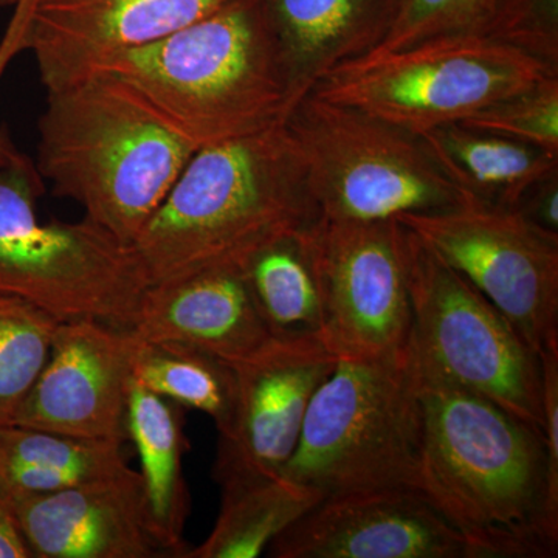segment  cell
Instances as JSON below:
<instances>
[{
	"label": "cell",
	"instance_id": "obj_24",
	"mask_svg": "<svg viewBox=\"0 0 558 558\" xmlns=\"http://www.w3.org/2000/svg\"><path fill=\"white\" fill-rule=\"evenodd\" d=\"M132 379L182 409L207 414L219 435L229 429L236 377L226 360L186 344L138 340Z\"/></svg>",
	"mask_w": 558,
	"mask_h": 558
},
{
	"label": "cell",
	"instance_id": "obj_31",
	"mask_svg": "<svg viewBox=\"0 0 558 558\" xmlns=\"http://www.w3.org/2000/svg\"><path fill=\"white\" fill-rule=\"evenodd\" d=\"M0 558H33L13 506L0 498Z\"/></svg>",
	"mask_w": 558,
	"mask_h": 558
},
{
	"label": "cell",
	"instance_id": "obj_2",
	"mask_svg": "<svg viewBox=\"0 0 558 558\" xmlns=\"http://www.w3.org/2000/svg\"><path fill=\"white\" fill-rule=\"evenodd\" d=\"M322 219L286 126L204 146L135 238L149 286L241 266L253 252Z\"/></svg>",
	"mask_w": 558,
	"mask_h": 558
},
{
	"label": "cell",
	"instance_id": "obj_5",
	"mask_svg": "<svg viewBox=\"0 0 558 558\" xmlns=\"http://www.w3.org/2000/svg\"><path fill=\"white\" fill-rule=\"evenodd\" d=\"M421 438V381L410 347L395 357L339 359L312 398L279 476L325 497L413 487Z\"/></svg>",
	"mask_w": 558,
	"mask_h": 558
},
{
	"label": "cell",
	"instance_id": "obj_7",
	"mask_svg": "<svg viewBox=\"0 0 558 558\" xmlns=\"http://www.w3.org/2000/svg\"><path fill=\"white\" fill-rule=\"evenodd\" d=\"M286 126L323 219L379 222L472 204L416 134L310 94Z\"/></svg>",
	"mask_w": 558,
	"mask_h": 558
},
{
	"label": "cell",
	"instance_id": "obj_20",
	"mask_svg": "<svg viewBox=\"0 0 558 558\" xmlns=\"http://www.w3.org/2000/svg\"><path fill=\"white\" fill-rule=\"evenodd\" d=\"M418 137L472 204L515 209L527 190L558 172V156L462 123L446 124Z\"/></svg>",
	"mask_w": 558,
	"mask_h": 558
},
{
	"label": "cell",
	"instance_id": "obj_4",
	"mask_svg": "<svg viewBox=\"0 0 558 558\" xmlns=\"http://www.w3.org/2000/svg\"><path fill=\"white\" fill-rule=\"evenodd\" d=\"M90 72L126 83L197 149L284 123L293 108L288 72L260 0H231L156 43L98 62Z\"/></svg>",
	"mask_w": 558,
	"mask_h": 558
},
{
	"label": "cell",
	"instance_id": "obj_11",
	"mask_svg": "<svg viewBox=\"0 0 558 558\" xmlns=\"http://www.w3.org/2000/svg\"><path fill=\"white\" fill-rule=\"evenodd\" d=\"M312 248L325 306L323 343L339 359L379 360L410 347L409 230L398 219H319Z\"/></svg>",
	"mask_w": 558,
	"mask_h": 558
},
{
	"label": "cell",
	"instance_id": "obj_3",
	"mask_svg": "<svg viewBox=\"0 0 558 558\" xmlns=\"http://www.w3.org/2000/svg\"><path fill=\"white\" fill-rule=\"evenodd\" d=\"M196 150L126 83L90 72L47 90L35 165L57 196L132 247Z\"/></svg>",
	"mask_w": 558,
	"mask_h": 558
},
{
	"label": "cell",
	"instance_id": "obj_27",
	"mask_svg": "<svg viewBox=\"0 0 558 558\" xmlns=\"http://www.w3.org/2000/svg\"><path fill=\"white\" fill-rule=\"evenodd\" d=\"M461 123L558 156V75L546 76Z\"/></svg>",
	"mask_w": 558,
	"mask_h": 558
},
{
	"label": "cell",
	"instance_id": "obj_1",
	"mask_svg": "<svg viewBox=\"0 0 558 558\" xmlns=\"http://www.w3.org/2000/svg\"><path fill=\"white\" fill-rule=\"evenodd\" d=\"M418 381L422 438L413 488L478 558L557 557L543 428L465 389L421 374Z\"/></svg>",
	"mask_w": 558,
	"mask_h": 558
},
{
	"label": "cell",
	"instance_id": "obj_17",
	"mask_svg": "<svg viewBox=\"0 0 558 558\" xmlns=\"http://www.w3.org/2000/svg\"><path fill=\"white\" fill-rule=\"evenodd\" d=\"M131 332L140 341L186 344L229 363L271 339L236 266L149 286Z\"/></svg>",
	"mask_w": 558,
	"mask_h": 558
},
{
	"label": "cell",
	"instance_id": "obj_33",
	"mask_svg": "<svg viewBox=\"0 0 558 558\" xmlns=\"http://www.w3.org/2000/svg\"><path fill=\"white\" fill-rule=\"evenodd\" d=\"M0 10H2V5H0Z\"/></svg>",
	"mask_w": 558,
	"mask_h": 558
},
{
	"label": "cell",
	"instance_id": "obj_22",
	"mask_svg": "<svg viewBox=\"0 0 558 558\" xmlns=\"http://www.w3.org/2000/svg\"><path fill=\"white\" fill-rule=\"evenodd\" d=\"M314 227L270 241L238 266L271 337L323 340L325 306L312 248Z\"/></svg>",
	"mask_w": 558,
	"mask_h": 558
},
{
	"label": "cell",
	"instance_id": "obj_8",
	"mask_svg": "<svg viewBox=\"0 0 558 558\" xmlns=\"http://www.w3.org/2000/svg\"><path fill=\"white\" fill-rule=\"evenodd\" d=\"M550 75L558 73L490 36H444L369 51L332 70L311 94L421 135L461 123Z\"/></svg>",
	"mask_w": 558,
	"mask_h": 558
},
{
	"label": "cell",
	"instance_id": "obj_14",
	"mask_svg": "<svg viewBox=\"0 0 558 558\" xmlns=\"http://www.w3.org/2000/svg\"><path fill=\"white\" fill-rule=\"evenodd\" d=\"M138 340L98 319L58 323L49 359L13 425L83 439L126 440L124 416Z\"/></svg>",
	"mask_w": 558,
	"mask_h": 558
},
{
	"label": "cell",
	"instance_id": "obj_30",
	"mask_svg": "<svg viewBox=\"0 0 558 558\" xmlns=\"http://www.w3.org/2000/svg\"><path fill=\"white\" fill-rule=\"evenodd\" d=\"M513 211L535 229L558 236V172L527 190Z\"/></svg>",
	"mask_w": 558,
	"mask_h": 558
},
{
	"label": "cell",
	"instance_id": "obj_9",
	"mask_svg": "<svg viewBox=\"0 0 558 558\" xmlns=\"http://www.w3.org/2000/svg\"><path fill=\"white\" fill-rule=\"evenodd\" d=\"M407 230L410 352L417 373L492 400L543 428L538 352L480 290Z\"/></svg>",
	"mask_w": 558,
	"mask_h": 558
},
{
	"label": "cell",
	"instance_id": "obj_21",
	"mask_svg": "<svg viewBox=\"0 0 558 558\" xmlns=\"http://www.w3.org/2000/svg\"><path fill=\"white\" fill-rule=\"evenodd\" d=\"M120 439H83L21 425L0 427V498L54 494L128 468Z\"/></svg>",
	"mask_w": 558,
	"mask_h": 558
},
{
	"label": "cell",
	"instance_id": "obj_15",
	"mask_svg": "<svg viewBox=\"0 0 558 558\" xmlns=\"http://www.w3.org/2000/svg\"><path fill=\"white\" fill-rule=\"evenodd\" d=\"M231 0H38L31 47L47 90L98 62L156 43Z\"/></svg>",
	"mask_w": 558,
	"mask_h": 558
},
{
	"label": "cell",
	"instance_id": "obj_19",
	"mask_svg": "<svg viewBox=\"0 0 558 558\" xmlns=\"http://www.w3.org/2000/svg\"><path fill=\"white\" fill-rule=\"evenodd\" d=\"M124 429L140 458V476L154 535L168 557L185 558L190 548L183 531L191 497L183 475V454L189 449L183 409L132 379Z\"/></svg>",
	"mask_w": 558,
	"mask_h": 558
},
{
	"label": "cell",
	"instance_id": "obj_26",
	"mask_svg": "<svg viewBox=\"0 0 558 558\" xmlns=\"http://www.w3.org/2000/svg\"><path fill=\"white\" fill-rule=\"evenodd\" d=\"M498 0H396L384 38L373 51L402 50L444 36L486 35Z\"/></svg>",
	"mask_w": 558,
	"mask_h": 558
},
{
	"label": "cell",
	"instance_id": "obj_29",
	"mask_svg": "<svg viewBox=\"0 0 558 558\" xmlns=\"http://www.w3.org/2000/svg\"><path fill=\"white\" fill-rule=\"evenodd\" d=\"M35 0H17L13 5L5 31L0 35V81L7 70L31 47V27ZM31 159L11 140L9 132L0 128V168L13 167Z\"/></svg>",
	"mask_w": 558,
	"mask_h": 558
},
{
	"label": "cell",
	"instance_id": "obj_32",
	"mask_svg": "<svg viewBox=\"0 0 558 558\" xmlns=\"http://www.w3.org/2000/svg\"><path fill=\"white\" fill-rule=\"evenodd\" d=\"M16 2L17 0H0V5H2V9H5V7H13Z\"/></svg>",
	"mask_w": 558,
	"mask_h": 558
},
{
	"label": "cell",
	"instance_id": "obj_25",
	"mask_svg": "<svg viewBox=\"0 0 558 558\" xmlns=\"http://www.w3.org/2000/svg\"><path fill=\"white\" fill-rule=\"evenodd\" d=\"M58 323L28 301L0 295V427L14 424L49 359Z\"/></svg>",
	"mask_w": 558,
	"mask_h": 558
},
{
	"label": "cell",
	"instance_id": "obj_12",
	"mask_svg": "<svg viewBox=\"0 0 558 558\" xmlns=\"http://www.w3.org/2000/svg\"><path fill=\"white\" fill-rule=\"evenodd\" d=\"M339 357L317 337H271L241 362L230 427L219 435V486L275 478L299 446L304 417Z\"/></svg>",
	"mask_w": 558,
	"mask_h": 558
},
{
	"label": "cell",
	"instance_id": "obj_23",
	"mask_svg": "<svg viewBox=\"0 0 558 558\" xmlns=\"http://www.w3.org/2000/svg\"><path fill=\"white\" fill-rule=\"evenodd\" d=\"M218 520L207 539L185 558H256L279 534L317 506L325 494L295 481L275 478L222 486Z\"/></svg>",
	"mask_w": 558,
	"mask_h": 558
},
{
	"label": "cell",
	"instance_id": "obj_18",
	"mask_svg": "<svg viewBox=\"0 0 558 558\" xmlns=\"http://www.w3.org/2000/svg\"><path fill=\"white\" fill-rule=\"evenodd\" d=\"M260 2L278 40L295 106L332 70L376 49L388 31L396 0Z\"/></svg>",
	"mask_w": 558,
	"mask_h": 558
},
{
	"label": "cell",
	"instance_id": "obj_16",
	"mask_svg": "<svg viewBox=\"0 0 558 558\" xmlns=\"http://www.w3.org/2000/svg\"><path fill=\"white\" fill-rule=\"evenodd\" d=\"M11 506L33 558H168L150 526L142 476L130 465Z\"/></svg>",
	"mask_w": 558,
	"mask_h": 558
},
{
	"label": "cell",
	"instance_id": "obj_10",
	"mask_svg": "<svg viewBox=\"0 0 558 558\" xmlns=\"http://www.w3.org/2000/svg\"><path fill=\"white\" fill-rule=\"evenodd\" d=\"M398 220L480 290L534 351L558 343V236L513 209L480 204Z\"/></svg>",
	"mask_w": 558,
	"mask_h": 558
},
{
	"label": "cell",
	"instance_id": "obj_13",
	"mask_svg": "<svg viewBox=\"0 0 558 558\" xmlns=\"http://www.w3.org/2000/svg\"><path fill=\"white\" fill-rule=\"evenodd\" d=\"M274 558H478L416 488L328 495L266 550Z\"/></svg>",
	"mask_w": 558,
	"mask_h": 558
},
{
	"label": "cell",
	"instance_id": "obj_6",
	"mask_svg": "<svg viewBox=\"0 0 558 558\" xmlns=\"http://www.w3.org/2000/svg\"><path fill=\"white\" fill-rule=\"evenodd\" d=\"M44 190L35 160L0 168V295L28 301L58 322L131 329L149 288L134 250L86 218L40 222Z\"/></svg>",
	"mask_w": 558,
	"mask_h": 558
},
{
	"label": "cell",
	"instance_id": "obj_28",
	"mask_svg": "<svg viewBox=\"0 0 558 558\" xmlns=\"http://www.w3.org/2000/svg\"><path fill=\"white\" fill-rule=\"evenodd\" d=\"M487 36L558 73V0H498Z\"/></svg>",
	"mask_w": 558,
	"mask_h": 558
}]
</instances>
